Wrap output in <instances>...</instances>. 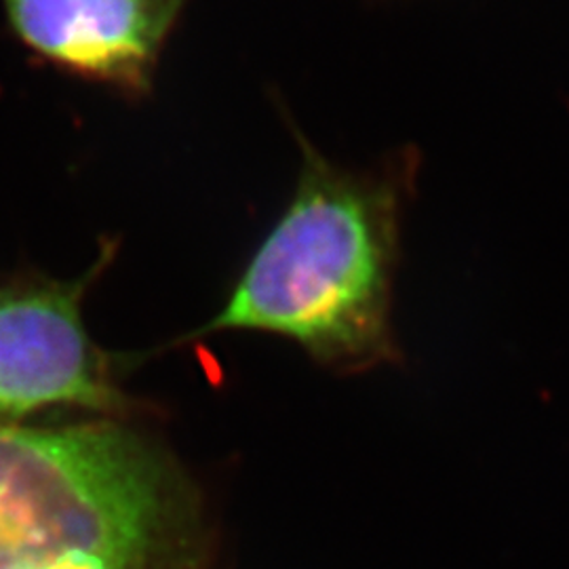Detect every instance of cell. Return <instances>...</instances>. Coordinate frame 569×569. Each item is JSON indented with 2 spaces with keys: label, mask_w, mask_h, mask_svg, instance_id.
<instances>
[{
  "label": "cell",
  "mask_w": 569,
  "mask_h": 569,
  "mask_svg": "<svg viewBox=\"0 0 569 569\" xmlns=\"http://www.w3.org/2000/svg\"><path fill=\"white\" fill-rule=\"evenodd\" d=\"M293 133L302 167L291 199L224 305L180 345L249 331L298 346L336 376L399 366L395 283L403 209L420 157L403 150L357 171L331 163L296 127Z\"/></svg>",
  "instance_id": "1"
},
{
  "label": "cell",
  "mask_w": 569,
  "mask_h": 569,
  "mask_svg": "<svg viewBox=\"0 0 569 569\" xmlns=\"http://www.w3.org/2000/svg\"><path fill=\"white\" fill-rule=\"evenodd\" d=\"M203 489L148 430L0 425V569H218Z\"/></svg>",
  "instance_id": "2"
},
{
  "label": "cell",
  "mask_w": 569,
  "mask_h": 569,
  "mask_svg": "<svg viewBox=\"0 0 569 569\" xmlns=\"http://www.w3.org/2000/svg\"><path fill=\"white\" fill-rule=\"evenodd\" d=\"M114 258V244L82 277H26L0 284V425L53 407L103 418L127 416L133 401L117 382L114 359L89 336L82 300Z\"/></svg>",
  "instance_id": "3"
},
{
  "label": "cell",
  "mask_w": 569,
  "mask_h": 569,
  "mask_svg": "<svg viewBox=\"0 0 569 569\" xmlns=\"http://www.w3.org/2000/svg\"><path fill=\"white\" fill-rule=\"evenodd\" d=\"M192 0H2L34 56L129 98L150 93L164 44Z\"/></svg>",
  "instance_id": "4"
}]
</instances>
